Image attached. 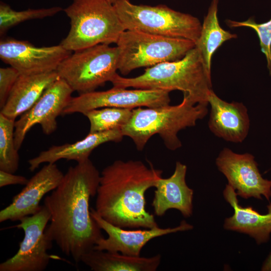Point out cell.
<instances>
[{"mask_svg":"<svg viewBox=\"0 0 271 271\" xmlns=\"http://www.w3.org/2000/svg\"><path fill=\"white\" fill-rule=\"evenodd\" d=\"M100 177L88 159L70 167L59 185L44 199V205L51 216L45 234L76 263L103 237L89 208V200L96 195Z\"/></svg>","mask_w":271,"mask_h":271,"instance_id":"1","label":"cell"},{"mask_svg":"<svg viewBox=\"0 0 271 271\" xmlns=\"http://www.w3.org/2000/svg\"><path fill=\"white\" fill-rule=\"evenodd\" d=\"M162 171L150 163L118 160L100 174L95 210L108 222L121 228L159 226L154 215L146 210L145 193L154 187Z\"/></svg>","mask_w":271,"mask_h":271,"instance_id":"2","label":"cell"},{"mask_svg":"<svg viewBox=\"0 0 271 271\" xmlns=\"http://www.w3.org/2000/svg\"><path fill=\"white\" fill-rule=\"evenodd\" d=\"M110 82L119 88L179 90L195 104L208 105V96L212 89L211 74L196 47L180 60L148 67L135 77L125 78L116 73Z\"/></svg>","mask_w":271,"mask_h":271,"instance_id":"3","label":"cell"},{"mask_svg":"<svg viewBox=\"0 0 271 271\" xmlns=\"http://www.w3.org/2000/svg\"><path fill=\"white\" fill-rule=\"evenodd\" d=\"M207 106L195 104L183 97L176 105L136 108L121 129L123 136L132 139L139 151L156 134L161 137L167 149L174 151L182 146L179 131L195 125L197 120L203 118L207 114Z\"/></svg>","mask_w":271,"mask_h":271,"instance_id":"4","label":"cell"},{"mask_svg":"<svg viewBox=\"0 0 271 271\" xmlns=\"http://www.w3.org/2000/svg\"><path fill=\"white\" fill-rule=\"evenodd\" d=\"M64 11L70 29L60 45L71 52L116 43L125 30L113 5L106 0H73Z\"/></svg>","mask_w":271,"mask_h":271,"instance_id":"5","label":"cell"},{"mask_svg":"<svg viewBox=\"0 0 271 271\" xmlns=\"http://www.w3.org/2000/svg\"><path fill=\"white\" fill-rule=\"evenodd\" d=\"M113 5L125 30L187 39L195 44L199 38L202 24L191 15L165 5H138L129 0H119Z\"/></svg>","mask_w":271,"mask_h":271,"instance_id":"6","label":"cell"},{"mask_svg":"<svg viewBox=\"0 0 271 271\" xmlns=\"http://www.w3.org/2000/svg\"><path fill=\"white\" fill-rule=\"evenodd\" d=\"M118 70L127 75L134 69L183 58L195 47L189 39L125 30L116 43Z\"/></svg>","mask_w":271,"mask_h":271,"instance_id":"7","label":"cell"},{"mask_svg":"<svg viewBox=\"0 0 271 271\" xmlns=\"http://www.w3.org/2000/svg\"><path fill=\"white\" fill-rule=\"evenodd\" d=\"M62 61L56 71L73 91L79 94L95 91L110 81L118 70L116 46L98 44L74 51Z\"/></svg>","mask_w":271,"mask_h":271,"instance_id":"8","label":"cell"},{"mask_svg":"<svg viewBox=\"0 0 271 271\" xmlns=\"http://www.w3.org/2000/svg\"><path fill=\"white\" fill-rule=\"evenodd\" d=\"M50 217L48 210L43 205L36 213L20 220L16 227L23 230L24 238L17 252L0 264V271H43L50 259H61L48 252L53 241L45 232Z\"/></svg>","mask_w":271,"mask_h":271,"instance_id":"9","label":"cell"},{"mask_svg":"<svg viewBox=\"0 0 271 271\" xmlns=\"http://www.w3.org/2000/svg\"><path fill=\"white\" fill-rule=\"evenodd\" d=\"M170 92L160 89H127L113 87L107 90L91 91L72 97L62 115L81 113L103 107L134 109L169 104Z\"/></svg>","mask_w":271,"mask_h":271,"instance_id":"10","label":"cell"},{"mask_svg":"<svg viewBox=\"0 0 271 271\" xmlns=\"http://www.w3.org/2000/svg\"><path fill=\"white\" fill-rule=\"evenodd\" d=\"M73 90L62 79L52 84L28 111L15 122L14 142L16 149H20L26 136L36 124L41 125L43 132L49 135L57 127L56 119L62 115L72 96Z\"/></svg>","mask_w":271,"mask_h":271,"instance_id":"11","label":"cell"},{"mask_svg":"<svg viewBox=\"0 0 271 271\" xmlns=\"http://www.w3.org/2000/svg\"><path fill=\"white\" fill-rule=\"evenodd\" d=\"M218 170L225 176L237 195L244 199L271 197V180L263 178L253 155L235 153L227 148L216 159Z\"/></svg>","mask_w":271,"mask_h":271,"instance_id":"12","label":"cell"},{"mask_svg":"<svg viewBox=\"0 0 271 271\" xmlns=\"http://www.w3.org/2000/svg\"><path fill=\"white\" fill-rule=\"evenodd\" d=\"M71 54L61 45L36 47L28 41L12 38L0 41V58L21 74H34L56 71Z\"/></svg>","mask_w":271,"mask_h":271,"instance_id":"13","label":"cell"},{"mask_svg":"<svg viewBox=\"0 0 271 271\" xmlns=\"http://www.w3.org/2000/svg\"><path fill=\"white\" fill-rule=\"evenodd\" d=\"M90 214L100 228L108 235L99 240L93 249L119 252L123 254L138 256L143 247L153 238L168 234L192 229L193 226L185 220L174 228L159 226L141 230H125L103 219L95 211L90 208Z\"/></svg>","mask_w":271,"mask_h":271,"instance_id":"14","label":"cell"},{"mask_svg":"<svg viewBox=\"0 0 271 271\" xmlns=\"http://www.w3.org/2000/svg\"><path fill=\"white\" fill-rule=\"evenodd\" d=\"M64 176L55 163L44 165L14 197L12 203L0 211V222L20 221L36 213L41 208V199L59 185Z\"/></svg>","mask_w":271,"mask_h":271,"instance_id":"15","label":"cell"},{"mask_svg":"<svg viewBox=\"0 0 271 271\" xmlns=\"http://www.w3.org/2000/svg\"><path fill=\"white\" fill-rule=\"evenodd\" d=\"M210 105L208 126L216 136L233 143H241L249 128L247 109L240 102H227L219 98L212 89L208 96Z\"/></svg>","mask_w":271,"mask_h":271,"instance_id":"16","label":"cell"},{"mask_svg":"<svg viewBox=\"0 0 271 271\" xmlns=\"http://www.w3.org/2000/svg\"><path fill=\"white\" fill-rule=\"evenodd\" d=\"M187 169L185 165L177 162L172 176L157 179L152 203L156 215L162 216L171 209L179 210L185 217L192 215L193 190L186 182Z\"/></svg>","mask_w":271,"mask_h":271,"instance_id":"17","label":"cell"},{"mask_svg":"<svg viewBox=\"0 0 271 271\" xmlns=\"http://www.w3.org/2000/svg\"><path fill=\"white\" fill-rule=\"evenodd\" d=\"M124 136L121 129L89 133L84 139L71 144L53 146L42 151L37 156L29 160V170L33 172L43 163H55L61 159L85 161L94 149L109 142H119Z\"/></svg>","mask_w":271,"mask_h":271,"instance_id":"18","label":"cell"},{"mask_svg":"<svg viewBox=\"0 0 271 271\" xmlns=\"http://www.w3.org/2000/svg\"><path fill=\"white\" fill-rule=\"evenodd\" d=\"M223 194L234 210L233 215L225 219L224 228L248 234L258 244L268 241L271 233V204L267 206V213L261 214L251 207L240 205L235 191L229 184L226 185Z\"/></svg>","mask_w":271,"mask_h":271,"instance_id":"19","label":"cell"},{"mask_svg":"<svg viewBox=\"0 0 271 271\" xmlns=\"http://www.w3.org/2000/svg\"><path fill=\"white\" fill-rule=\"evenodd\" d=\"M59 78L56 71L20 74L0 112L15 120L30 109L46 89Z\"/></svg>","mask_w":271,"mask_h":271,"instance_id":"20","label":"cell"},{"mask_svg":"<svg viewBox=\"0 0 271 271\" xmlns=\"http://www.w3.org/2000/svg\"><path fill=\"white\" fill-rule=\"evenodd\" d=\"M81 261L93 271H156L161 263V255L134 256L92 249L81 257Z\"/></svg>","mask_w":271,"mask_h":271,"instance_id":"21","label":"cell"},{"mask_svg":"<svg viewBox=\"0 0 271 271\" xmlns=\"http://www.w3.org/2000/svg\"><path fill=\"white\" fill-rule=\"evenodd\" d=\"M219 0H212L204 17L200 35L195 47L198 50L207 71L211 74L212 58L214 52L225 41L237 36L222 29L218 19Z\"/></svg>","mask_w":271,"mask_h":271,"instance_id":"22","label":"cell"},{"mask_svg":"<svg viewBox=\"0 0 271 271\" xmlns=\"http://www.w3.org/2000/svg\"><path fill=\"white\" fill-rule=\"evenodd\" d=\"M133 109L103 107L85 112L90 122L89 133L121 129L129 120Z\"/></svg>","mask_w":271,"mask_h":271,"instance_id":"23","label":"cell"},{"mask_svg":"<svg viewBox=\"0 0 271 271\" xmlns=\"http://www.w3.org/2000/svg\"><path fill=\"white\" fill-rule=\"evenodd\" d=\"M15 122L0 112V170L14 174L20 160L14 142Z\"/></svg>","mask_w":271,"mask_h":271,"instance_id":"24","label":"cell"},{"mask_svg":"<svg viewBox=\"0 0 271 271\" xmlns=\"http://www.w3.org/2000/svg\"><path fill=\"white\" fill-rule=\"evenodd\" d=\"M63 10L60 7L17 11L3 3L0 4V34L3 35L11 28L26 21L41 19L53 16Z\"/></svg>","mask_w":271,"mask_h":271,"instance_id":"25","label":"cell"},{"mask_svg":"<svg viewBox=\"0 0 271 271\" xmlns=\"http://www.w3.org/2000/svg\"><path fill=\"white\" fill-rule=\"evenodd\" d=\"M225 23L230 28L248 27L256 32L259 40L261 51L266 57L267 67L271 76V19L261 24L255 23L252 18L242 22L228 19L225 21Z\"/></svg>","mask_w":271,"mask_h":271,"instance_id":"26","label":"cell"},{"mask_svg":"<svg viewBox=\"0 0 271 271\" xmlns=\"http://www.w3.org/2000/svg\"><path fill=\"white\" fill-rule=\"evenodd\" d=\"M21 74L13 67L0 68V107L6 103L10 92Z\"/></svg>","mask_w":271,"mask_h":271,"instance_id":"27","label":"cell"},{"mask_svg":"<svg viewBox=\"0 0 271 271\" xmlns=\"http://www.w3.org/2000/svg\"><path fill=\"white\" fill-rule=\"evenodd\" d=\"M29 180L26 177L20 175H16L0 170V187H3L11 185H26Z\"/></svg>","mask_w":271,"mask_h":271,"instance_id":"28","label":"cell"},{"mask_svg":"<svg viewBox=\"0 0 271 271\" xmlns=\"http://www.w3.org/2000/svg\"><path fill=\"white\" fill-rule=\"evenodd\" d=\"M261 270L262 271H271V252L262 264Z\"/></svg>","mask_w":271,"mask_h":271,"instance_id":"29","label":"cell"},{"mask_svg":"<svg viewBox=\"0 0 271 271\" xmlns=\"http://www.w3.org/2000/svg\"><path fill=\"white\" fill-rule=\"evenodd\" d=\"M109 3H111V4L113 5L114 3L118 1L119 0H106Z\"/></svg>","mask_w":271,"mask_h":271,"instance_id":"30","label":"cell"}]
</instances>
